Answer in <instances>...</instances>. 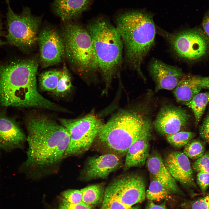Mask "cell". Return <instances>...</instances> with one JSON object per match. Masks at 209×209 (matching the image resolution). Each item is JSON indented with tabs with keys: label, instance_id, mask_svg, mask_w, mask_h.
<instances>
[{
	"label": "cell",
	"instance_id": "7c38bea8",
	"mask_svg": "<svg viewBox=\"0 0 209 209\" xmlns=\"http://www.w3.org/2000/svg\"><path fill=\"white\" fill-rule=\"evenodd\" d=\"M190 116L183 109L165 105L161 108L156 116L154 127L160 134L167 136L179 131L186 125Z\"/></svg>",
	"mask_w": 209,
	"mask_h": 209
},
{
	"label": "cell",
	"instance_id": "f546056e",
	"mask_svg": "<svg viewBox=\"0 0 209 209\" xmlns=\"http://www.w3.org/2000/svg\"><path fill=\"white\" fill-rule=\"evenodd\" d=\"M62 198L69 202L75 204L82 202V194L80 190L69 189L63 192Z\"/></svg>",
	"mask_w": 209,
	"mask_h": 209
},
{
	"label": "cell",
	"instance_id": "d590c367",
	"mask_svg": "<svg viewBox=\"0 0 209 209\" xmlns=\"http://www.w3.org/2000/svg\"><path fill=\"white\" fill-rule=\"evenodd\" d=\"M146 209H167L165 204L158 205L154 203L152 201L149 200Z\"/></svg>",
	"mask_w": 209,
	"mask_h": 209
},
{
	"label": "cell",
	"instance_id": "5b68a950",
	"mask_svg": "<svg viewBox=\"0 0 209 209\" xmlns=\"http://www.w3.org/2000/svg\"><path fill=\"white\" fill-rule=\"evenodd\" d=\"M62 32L65 56L72 67L81 75L99 71L91 35L87 28L73 20L62 21Z\"/></svg>",
	"mask_w": 209,
	"mask_h": 209
},
{
	"label": "cell",
	"instance_id": "484cf974",
	"mask_svg": "<svg viewBox=\"0 0 209 209\" xmlns=\"http://www.w3.org/2000/svg\"><path fill=\"white\" fill-rule=\"evenodd\" d=\"M206 143L198 139H192L185 146L183 153L188 157L196 160L205 153Z\"/></svg>",
	"mask_w": 209,
	"mask_h": 209
},
{
	"label": "cell",
	"instance_id": "9a60e30c",
	"mask_svg": "<svg viewBox=\"0 0 209 209\" xmlns=\"http://www.w3.org/2000/svg\"><path fill=\"white\" fill-rule=\"evenodd\" d=\"M26 138L18 123L5 113H0V151L21 148Z\"/></svg>",
	"mask_w": 209,
	"mask_h": 209
},
{
	"label": "cell",
	"instance_id": "52a82bcc",
	"mask_svg": "<svg viewBox=\"0 0 209 209\" xmlns=\"http://www.w3.org/2000/svg\"><path fill=\"white\" fill-rule=\"evenodd\" d=\"M5 1L7 6V30L5 37L6 44L28 51L37 42L42 16L34 15L27 7L23 8L20 14H17L11 8L9 0Z\"/></svg>",
	"mask_w": 209,
	"mask_h": 209
},
{
	"label": "cell",
	"instance_id": "4fadbf2b",
	"mask_svg": "<svg viewBox=\"0 0 209 209\" xmlns=\"http://www.w3.org/2000/svg\"><path fill=\"white\" fill-rule=\"evenodd\" d=\"M164 162L176 181L188 188L198 190L189 160L183 152H171L166 156Z\"/></svg>",
	"mask_w": 209,
	"mask_h": 209
},
{
	"label": "cell",
	"instance_id": "2e32d148",
	"mask_svg": "<svg viewBox=\"0 0 209 209\" xmlns=\"http://www.w3.org/2000/svg\"><path fill=\"white\" fill-rule=\"evenodd\" d=\"M121 164L120 159L113 154L93 157L87 162L84 176L88 180L105 178L117 169Z\"/></svg>",
	"mask_w": 209,
	"mask_h": 209
},
{
	"label": "cell",
	"instance_id": "74e56055",
	"mask_svg": "<svg viewBox=\"0 0 209 209\" xmlns=\"http://www.w3.org/2000/svg\"><path fill=\"white\" fill-rule=\"evenodd\" d=\"M129 209H140L139 207L137 206L132 207L130 208Z\"/></svg>",
	"mask_w": 209,
	"mask_h": 209
},
{
	"label": "cell",
	"instance_id": "7402d4cb",
	"mask_svg": "<svg viewBox=\"0 0 209 209\" xmlns=\"http://www.w3.org/2000/svg\"><path fill=\"white\" fill-rule=\"evenodd\" d=\"M82 202L92 208L102 201L105 192L99 185H91L81 189Z\"/></svg>",
	"mask_w": 209,
	"mask_h": 209
},
{
	"label": "cell",
	"instance_id": "f1b7e54d",
	"mask_svg": "<svg viewBox=\"0 0 209 209\" xmlns=\"http://www.w3.org/2000/svg\"><path fill=\"white\" fill-rule=\"evenodd\" d=\"M194 171L209 173V150L200 158L195 160L192 165Z\"/></svg>",
	"mask_w": 209,
	"mask_h": 209
},
{
	"label": "cell",
	"instance_id": "8992f818",
	"mask_svg": "<svg viewBox=\"0 0 209 209\" xmlns=\"http://www.w3.org/2000/svg\"><path fill=\"white\" fill-rule=\"evenodd\" d=\"M149 120L140 115L127 112L115 116L100 129L98 136L101 141L118 152L127 153L139 137L151 130Z\"/></svg>",
	"mask_w": 209,
	"mask_h": 209
},
{
	"label": "cell",
	"instance_id": "e575fe53",
	"mask_svg": "<svg viewBox=\"0 0 209 209\" xmlns=\"http://www.w3.org/2000/svg\"><path fill=\"white\" fill-rule=\"evenodd\" d=\"M202 30L209 38V12L206 15L202 23Z\"/></svg>",
	"mask_w": 209,
	"mask_h": 209
},
{
	"label": "cell",
	"instance_id": "d6a6232c",
	"mask_svg": "<svg viewBox=\"0 0 209 209\" xmlns=\"http://www.w3.org/2000/svg\"><path fill=\"white\" fill-rule=\"evenodd\" d=\"M58 209H92V208L82 202L77 203L73 204L62 198Z\"/></svg>",
	"mask_w": 209,
	"mask_h": 209
},
{
	"label": "cell",
	"instance_id": "83f0119b",
	"mask_svg": "<svg viewBox=\"0 0 209 209\" xmlns=\"http://www.w3.org/2000/svg\"><path fill=\"white\" fill-rule=\"evenodd\" d=\"M101 209H129L122 203L112 190L107 187L105 190Z\"/></svg>",
	"mask_w": 209,
	"mask_h": 209
},
{
	"label": "cell",
	"instance_id": "8d00e7d4",
	"mask_svg": "<svg viewBox=\"0 0 209 209\" xmlns=\"http://www.w3.org/2000/svg\"><path fill=\"white\" fill-rule=\"evenodd\" d=\"M6 33L3 30V24L0 15V46L6 44L5 41L3 39V37H5Z\"/></svg>",
	"mask_w": 209,
	"mask_h": 209
},
{
	"label": "cell",
	"instance_id": "ac0fdd59",
	"mask_svg": "<svg viewBox=\"0 0 209 209\" xmlns=\"http://www.w3.org/2000/svg\"><path fill=\"white\" fill-rule=\"evenodd\" d=\"M148 170L152 178L162 183L170 193H176L179 188L176 181L166 167L160 155L156 151L149 155L147 162Z\"/></svg>",
	"mask_w": 209,
	"mask_h": 209
},
{
	"label": "cell",
	"instance_id": "6da1fadb",
	"mask_svg": "<svg viewBox=\"0 0 209 209\" xmlns=\"http://www.w3.org/2000/svg\"><path fill=\"white\" fill-rule=\"evenodd\" d=\"M26 125L28 148L21 169L33 178L55 172L69 144L67 130L48 117L38 113L28 116Z\"/></svg>",
	"mask_w": 209,
	"mask_h": 209
},
{
	"label": "cell",
	"instance_id": "5bb4252c",
	"mask_svg": "<svg viewBox=\"0 0 209 209\" xmlns=\"http://www.w3.org/2000/svg\"><path fill=\"white\" fill-rule=\"evenodd\" d=\"M148 69L156 84L155 91L173 90L185 75L181 69L167 64L157 59L149 63Z\"/></svg>",
	"mask_w": 209,
	"mask_h": 209
},
{
	"label": "cell",
	"instance_id": "ba28073f",
	"mask_svg": "<svg viewBox=\"0 0 209 209\" xmlns=\"http://www.w3.org/2000/svg\"><path fill=\"white\" fill-rule=\"evenodd\" d=\"M156 32L169 44L174 54L187 62L203 58L209 51V38L203 30L194 28L170 33L156 27Z\"/></svg>",
	"mask_w": 209,
	"mask_h": 209
},
{
	"label": "cell",
	"instance_id": "cb8c5ba5",
	"mask_svg": "<svg viewBox=\"0 0 209 209\" xmlns=\"http://www.w3.org/2000/svg\"><path fill=\"white\" fill-rule=\"evenodd\" d=\"M170 194L162 183L152 178L148 189L146 191V197L149 200L159 201L165 199Z\"/></svg>",
	"mask_w": 209,
	"mask_h": 209
},
{
	"label": "cell",
	"instance_id": "4dcf8cb0",
	"mask_svg": "<svg viewBox=\"0 0 209 209\" xmlns=\"http://www.w3.org/2000/svg\"><path fill=\"white\" fill-rule=\"evenodd\" d=\"M196 182L201 192L205 193L209 186V173L203 172L197 173Z\"/></svg>",
	"mask_w": 209,
	"mask_h": 209
},
{
	"label": "cell",
	"instance_id": "9c48e42d",
	"mask_svg": "<svg viewBox=\"0 0 209 209\" xmlns=\"http://www.w3.org/2000/svg\"><path fill=\"white\" fill-rule=\"evenodd\" d=\"M59 120L70 137L64 158L87 151L103 125L100 120L92 114L78 119L60 118Z\"/></svg>",
	"mask_w": 209,
	"mask_h": 209
},
{
	"label": "cell",
	"instance_id": "ffe728a7",
	"mask_svg": "<svg viewBox=\"0 0 209 209\" xmlns=\"http://www.w3.org/2000/svg\"><path fill=\"white\" fill-rule=\"evenodd\" d=\"M93 0H55L52 8L62 21L73 20L88 9Z\"/></svg>",
	"mask_w": 209,
	"mask_h": 209
},
{
	"label": "cell",
	"instance_id": "ab89813d",
	"mask_svg": "<svg viewBox=\"0 0 209 209\" xmlns=\"http://www.w3.org/2000/svg\"></svg>",
	"mask_w": 209,
	"mask_h": 209
},
{
	"label": "cell",
	"instance_id": "d4e9b609",
	"mask_svg": "<svg viewBox=\"0 0 209 209\" xmlns=\"http://www.w3.org/2000/svg\"><path fill=\"white\" fill-rule=\"evenodd\" d=\"M72 85L71 78L67 69L64 66L62 69V73L56 87L52 92L54 95L63 97L69 93Z\"/></svg>",
	"mask_w": 209,
	"mask_h": 209
},
{
	"label": "cell",
	"instance_id": "44dd1931",
	"mask_svg": "<svg viewBox=\"0 0 209 209\" xmlns=\"http://www.w3.org/2000/svg\"><path fill=\"white\" fill-rule=\"evenodd\" d=\"M209 102V91L200 92L188 101L183 103L192 111L196 125L198 124Z\"/></svg>",
	"mask_w": 209,
	"mask_h": 209
},
{
	"label": "cell",
	"instance_id": "1f68e13d",
	"mask_svg": "<svg viewBox=\"0 0 209 209\" xmlns=\"http://www.w3.org/2000/svg\"><path fill=\"white\" fill-rule=\"evenodd\" d=\"M199 135L209 144V110L203 123L199 127Z\"/></svg>",
	"mask_w": 209,
	"mask_h": 209
},
{
	"label": "cell",
	"instance_id": "603a6c76",
	"mask_svg": "<svg viewBox=\"0 0 209 209\" xmlns=\"http://www.w3.org/2000/svg\"><path fill=\"white\" fill-rule=\"evenodd\" d=\"M62 73L61 70L56 69L46 71L39 76V84L43 91L53 92L56 89Z\"/></svg>",
	"mask_w": 209,
	"mask_h": 209
},
{
	"label": "cell",
	"instance_id": "d6986e66",
	"mask_svg": "<svg viewBox=\"0 0 209 209\" xmlns=\"http://www.w3.org/2000/svg\"><path fill=\"white\" fill-rule=\"evenodd\" d=\"M151 136V130L146 132L129 147L125 162L126 168L144 165L149 155V140Z\"/></svg>",
	"mask_w": 209,
	"mask_h": 209
},
{
	"label": "cell",
	"instance_id": "4316f807",
	"mask_svg": "<svg viewBox=\"0 0 209 209\" xmlns=\"http://www.w3.org/2000/svg\"><path fill=\"white\" fill-rule=\"evenodd\" d=\"M195 134L190 131H179L167 136V140L172 146L180 148L185 146L195 136Z\"/></svg>",
	"mask_w": 209,
	"mask_h": 209
},
{
	"label": "cell",
	"instance_id": "f35d334b",
	"mask_svg": "<svg viewBox=\"0 0 209 209\" xmlns=\"http://www.w3.org/2000/svg\"><path fill=\"white\" fill-rule=\"evenodd\" d=\"M208 209H209V208H208Z\"/></svg>",
	"mask_w": 209,
	"mask_h": 209
},
{
	"label": "cell",
	"instance_id": "7a4b0ae2",
	"mask_svg": "<svg viewBox=\"0 0 209 209\" xmlns=\"http://www.w3.org/2000/svg\"><path fill=\"white\" fill-rule=\"evenodd\" d=\"M37 61L33 59L0 64V105L56 110L58 107L42 96L37 87Z\"/></svg>",
	"mask_w": 209,
	"mask_h": 209
},
{
	"label": "cell",
	"instance_id": "30bf717a",
	"mask_svg": "<svg viewBox=\"0 0 209 209\" xmlns=\"http://www.w3.org/2000/svg\"><path fill=\"white\" fill-rule=\"evenodd\" d=\"M37 42L42 67H47L61 62L65 56L64 44L61 33L51 26H46L38 34Z\"/></svg>",
	"mask_w": 209,
	"mask_h": 209
},
{
	"label": "cell",
	"instance_id": "836d02e7",
	"mask_svg": "<svg viewBox=\"0 0 209 209\" xmlns=\"http://www.w3.org/2000/svg\"><path fill=\"white\" fill-rule=\"evenodd\" d=\"M191 209H208L209 208V193L204 197L193 201Z\"/></svg>",
	"mask_w": 209,
	"mask_h": 209
},
{
	"label": "cell",
	"instance_id": "3957f363",
	"mask_svg": "<svg viewBox=\"0 0 209 209\" xmlns=\"http://www.w3.org/2000/svg\"><path fill=\"white\" fill-rule=\"evenodd\" d=\"M122 39L128 65L144 78L141 65L154 44L156 32L153 15L143 10L119 15L116 26Z\"/></svg>",
	"mask_w": 209,
	"mask_h": 209
},
{
	"label": "cell",
	"instance_id": "277c9868",
	"mask_svg": "<svg viewBox=\"0 0 209 209\" xmlns=\"http://www.w3.org/2000/svg\"><path fill=\"white\" fill-rule=\"evenodd\" d=\"M87 28L92 39L99 71L109 84L122 65L123 46L121 37L116 26L103 18L91 21Z\"/></svg>",
	"mask_w": 209,
	"mask_h": 209
},
{
	"label": "cell",
	"instance_id": "8fae6325",
	"mask_svg": "<svg viewBox=\"0 0 209 209\" xmlns=\"http://www.w3.org/2000/svg\"><path fill=\"white\" fill-rule=\"evenodd\" d=\"M107 187L122 203L129 208L146 197L145 181L139 174H131L120 177Z\"/></svg>",
	"mask_w": 209,
	"mask_h": 209
},
{
	"label": "cell",
	"instance_id": "e0dca14e",
	"mask_svg": "<svg viewBox=\"0 0 209 209\" xmlns=\"http://www.w3.org/2000/svg\"><path fill=\"white\" fill-rule=\"evenodd\" d=\"M209 90V76L185 75L173 91L177 101H188L203 89Z\"/></svg>",
	"mask_w": 209,
	"mask_h": 209
}]
</instances>
